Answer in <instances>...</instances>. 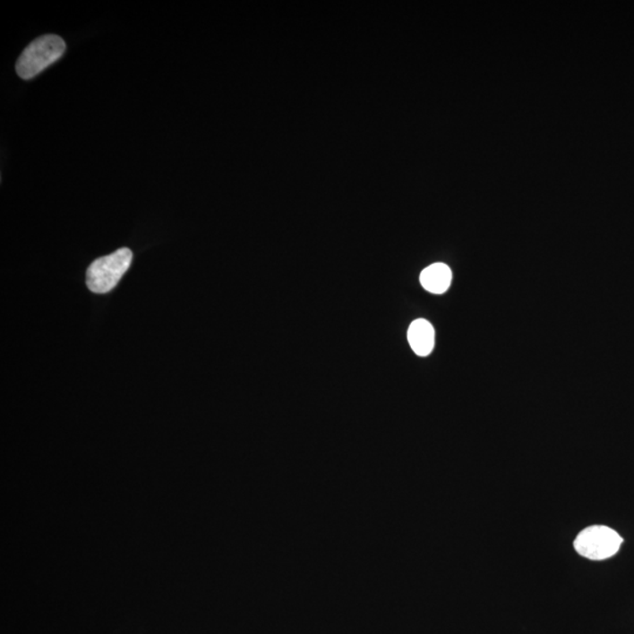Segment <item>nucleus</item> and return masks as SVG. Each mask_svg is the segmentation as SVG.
<instances>
[{"mask_svg": "<svg viewBox=\"0 0 634 634\" xmlns=\"http://www.w3.org/2000/svg\"><path fill=\"white\" fill-rule=\"evenodd\" d=\"M65 41L56 35L37 38L19 56L16 70L19 77L29 81L63 56Z\"/></svg>", "mask_w": 634, "mask_h": 634, "instance_id": "nucleus-1", "label": "nucleus"}, {"mask_svg": "<svg viewBox=\"0 0 634 634\" xmlns=\"http://www.w3.org/2000/svg\"><path fill=\"white\" fill-rule=\"evenodd\" d=\"M132 260L133 254L131 249L120 248L113 254L93 261L86 274V283L90 292L97 294L111 292L130 268Z\"/></svg>", "mask_w": 634, "mask_h": 634, "instance_id": "nucleus-2", "label": "nucleus"}, {"mask_svg": "<svg viewBox=\"0 0 634 634\" xmlns=\"http://www.w3.org/2000/svg\"><path fill=\"white\" fill-rule=\"evenodd\" d=\"M622 538L613 528L594 526L584 528L575 541V549L581 557L604 561L614 556L621 549Z\"/></svg>", "mask_w": 634, "mask_h": 634, "instance_id": "nucleus-3", "label": "nucleus"}, {"mask_svg": "<svg viewBox=\"0 0 634 634\" xmlns=\"http://www.w3.org/2000/svg\"><path fill=\"white\" fill-rule=\"evenodd\" d=\"M407 341L418 356H428L435 346V330L429 321L418 319L410 324Z\"/></svg>", "mask_w": 634, "mask_h": 634, "instance_id": "nucleus-4", "label": "nucleus"}, {"mask_svg": "<svg viewBox=\"0 0 634 634\" xmlns=\"http://www.w3.org/2000/svg\"><path fill=\"white\" fill-rule=\"evenodd\" d=\"M450 268L444 263L432 264L422 271L420 281L423 288L433 294H443L451 285Z\"/></svg>", "mask_w": 634, "mask_h": 634, "instance_id": "nucleus-5", "label": "nucleus"}]
</instances>
